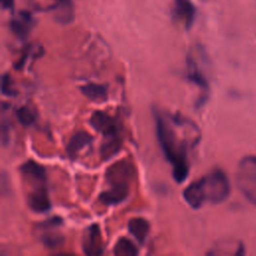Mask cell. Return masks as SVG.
<instances>
[{
	"mask_svg": "<svg viewBox=\"0 0 256 256\" xmlns=\"http://www.w3.org/2000/svg\"><path fill=\"white\" fill-rule=\"evenodd\" d=\"M155 119L160 147L173 166L175 181L181 183L186 180L189 173L187 151L199 142L200 131L193 122L180 117L179 114L164 117L157 113Z\"/></svg>",
	"mask_w": 256,
	"mask_h": 256,
	"instance_id": "6da1fadb",
	"label": "cell"
},
{
	"mask_svg": "<svg viewBox=\"0 0 256 256\" xmlns=\"http://www.w3.org/2000/svg\"><path fill=\"white\" fill-rule=\"evenodd\" d=\"M229 194V180L224 171L218 168L192 182L183 190L184 200L194 209L200 208L205 202L219 204L225 201Z\"/></svg>",
	"mask_w": 256,
	"mask_h": 256,
	"instance_id": "7a4b0ae2",
	"label": "cell"
},
{
	"mask_svg": "<svg viewBox=\"0 0 256 256\" xmlns=\"http://www.w3.org/2000/svg\"><path fill=\"white\" fill-rule=\"evenodd\" d=\"M19 170L21 178L26 185V201L29 208L36 213L48 211L51 203L44 167L33 160H28L20 166Z\"/></svg>",
	"mask_w": 256,
	"mask_h": 256,
	"instance_id": "3957f363",
	"label": "cell"
},
{
	"mask_svg": "<svg viewBox=\"0 0 256 256\" xmlns=\"http://www.w3.org/2000/svg\"><path fill=\"white\" fill-rule=\"evenodd\" d=\"M236 185L241 194L253 205H256V156L247 155L238 163Z\"/></svg>",
	"mask_w": 256,
	"mask_h": 256,
	"instance_id": "277c9868",
	"label": "cell"
},
{
	"mask_svg": "<svg viewBox=\"0 0 256 256\" xmlns=\"http://www.w3.org/2000/svg\"><path fill=\"white\" fill-rule=\"evenodd\" d=\"M135 177V168L126 159L110 165L105 172V179L111 188L129 190V186Z\"/></svg>",
	"mask_w": 256,
	"mask_h": 256,
	"instance_id": "5b68a950",
	"label": "cell"
},
{
	"mask_svg": "<svg viewBox=\"0 0 256 256\" xmlns=\"http://www.w3.org/2000/svg\"><path fill=\"white\" fill-rule=\"evenodd\" d=\"M89 123L106 139L120 138V123L106 112L94 111Z\"/></svg>",
	"mask_w": 256,
	"mask_h": 256,
	"instance_id": "8992f818",
	"label": "cell"
},
{
	"mask_svg": "<svg viewBox=\"0 0 256 256\" xmlns=\"http://www.w3.org/2000/svg\"><path fill=\"white\" fill-rule=\"evenodd\" d=\"M82 249L87 255H100L103 253L101 231L97 224L90 225L82 239Z\"/></svg>",
	"mask_w": 256,
	"mask_h": 256,
	"instance_id": "52a82bcc",
	"label": "cell"
},
{
	"mask_svg": "<svg viewBox=\"0 0 256 256\" xmlns=\"http://www.w3.org/2000/svg\"><path fill=\"white\" fill-rule=\"evenodd\" d=\"M34 25V18L31 12L18 11L10 21V29L19 39H26Z\"/></svg>",
	"mask_w": 256,
	"mask_h": 256,
	"instance_id": "ba28073f",
	"label": "cell"
},
{
	"mask_svg": "<svg viewBox=\"0 0 256 256\" xmlns=\"http://www.w3.org/2000/svg\"><path fill=\"white\" fill-rule=\"evenodd\" d=\"M46 10L51 11L55 21L66 25L74 20V5L72 0H53Z\"/></svg>",
	"mask_w": 256,
	"mask_h": 256,
	"instance_id": "9c48e42d",
	"label": "cell"
},
{
	"mask_svg": "<svg viewBox=\"0 0 256 256\" xmlns=\"http://www.w3.org/2000/svg\"><path fill=\"white\" fill-rule=\"evenodd\" d=\"M173 14L180 23L189 29L194 21L196 8L190 0H174L173 3Z\"/></svg>",
	"mask_w": 256,
	"mask_h": 256,
	"instance_id": "30bf717a",
	"label": "cell"
},
{
	"mask_svg": "<svg viewBox=\"0 0 256 256\" xmlns=\"http://www.w3.org/2000/svg\"><path fill=\"white\" fill-rule=\"evenodd\" d=\"M93 138L92 136L87 133L86 131H78L75 134L72 135V137L70 138L67 147H66V151L68 153V155L70 157H75L79 151H81L82 149H84L85 147L89 146L92 142Z\"/></svg>",
	"mask_w": 256,
	"mask_h": 256,
	"instance_id": "8fae6325",
	"label": "cell"
},
{
	"mask_svg": "<svg viewBox=\"0 0 256 256\" xmlns=\"http://www.w3.org/2000/svg\"><path fill=\"white\" fill-rule=\"evenodd\" d=\"M187 78L189 81L200 87L202 90H208V82L202 71L200 70L196 60L192 55H188L187 57Z\"/></svg>",
	"mask_w": 256,
	"mask_h": 256,
	"instance_id": "7c38bea8",
	"label": "cell"
},
{
	"mask_svg": "<svg viewBox=\"0 0 256 256\" xmlns=\"http://www.w3.org/2000/svg\"><path fill=\"white\" fill-rule=\"evenodd\" d=\"M128 229L138 242L143 243L149 233L150 225L146 219L142 217H135L128 221Z\"/></svg>",
	"mask_w": 256,
	"mask_h": 256,
	"instance_id": "4fadbf2b",
	"label": "cell"
},
{
	"mask_svg": "<svg viewBox=\"0 0 256 256\" xmlns=\"http://www.w3.org/2000/svg\"><path fill=\"white\" fill-rule=\"evenodd\" d=\"M129 195V190L111 188L99 195V200L105 205H116L123 202Z\"/></svg>",
	"mask_w": 256,
	"mask_h": 256,
	"instance_id": "5bb4252c",
	"label": "cell"
},
{
	"mask_svg": "<svg viewBox=\"0 0 256 256\" xmlns=\"http://www.w3.org/2000/svg\"><path fill=\"white\" fill-rule=\"evenodd\" d=\"M81 92L90 100L99 102L107 98V87L102 84L88 83L80 87Z\"/></svg>",
	"mask_w": 256,
	"mask_h": 256,
	"instance_id": "9a60e30c",
	"label": "cell"
},
{
	"mask_svg": "<svg viewBox=\"0 0 256 256\" xmlns=\"http://www.w3.org/2000/svg\"><path fill=\"white\" fill-rule=\"evenodd\" d=\"M113 253L120 256H134L138 253L136 245L129 239L121 237L114 246Z\"/></svg>",
	"mask_w": 256,
	"mask_h": 256,
	"instance_id": "2e32d148",
	"label": "cell"
},
{
	"mask_svg": "<svg viewBox=\"0 0 256 256\" xmlns=\"http://www.w3.org/2000/svg\"><path fill=\"white\" fill-rule=\"evenodd\" d=\"M16 117L23 126H30L35 121L34 112L27 106H22L17 109Z\"/></svg>",
	"mask_w": 256,
	"mask_h": 256,
	"instance_id": "e0dca14e",
	"label": "cell"
},
{
	"mask_svg": "<svg viewBox=\"0 0 256 256\" xmlns=\"http://www.w3.org/2000/svg\"><path fill=\"white\" fill-rule=\"evenodd\" d=\"M41 241L43 244L48 248H56L63 242V237L59 234H53V233H44V235L41 237Z\"/></svg>",
	"mask_w": 256,
	"mask_h": 256,
	"instance_id": "ac0fdd59",
	"label": "cell"
},
{
	"mask_svg": "<svg viewBox=\"0 0 256 256\" xmlns=\"http://www.w3.org/2000/svg\"><path fill=\"white\" fill-rule=\"evenodd\" d=\"M1 92H2V94L7 95V96H11V97H13L17 94V92L12 87V81H11L10 76L8 75V73L3 74V76H2Z\"/></svg>",
	"mask_w": 256,
	"mask_h": 256,
	"instance_id": "d6986e66",
	"label": "cell"
},
{
	"mask_svg": "<svg viewBox=\"0 0 256 256\" xmlns=\"http://www.w3.org/2000/svg\"><path fill=\"white\" fill-rule=\"evenodd\" d=\"M6 120L7 119H3L1 124V140L3 145H7L10 138V126L9 122Z\"/></svg>",
	"mask_w": 256,
	"mask_h": 256,
	"instance_id": "ffe728a7",
	"label": "cell"
},
{
	"mask_svg": "<svg viewBox=\"0 0 256 256\" xmlns=\"http://www.w3.org/2000/svg\"><path fill=\"white\" fill-rule=\"evenodd\" d=\"M3 9L12 10L14 7V0H0Z\"/></svg>",
	"mask_w": 256,
	"mask_h": 256,
	"instance_id": "44dd1931",
	"label": "cell"
}]
</instances>
